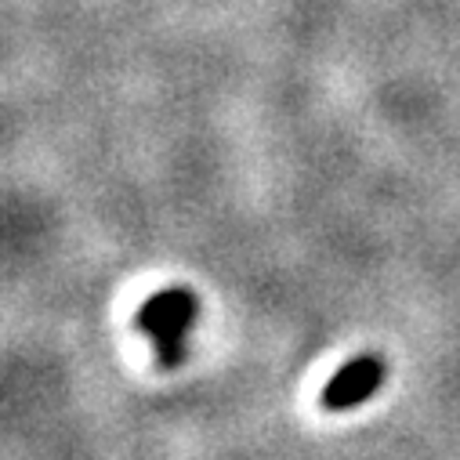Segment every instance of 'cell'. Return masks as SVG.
Segmentation results:
<instances>
[{"mask_svg":"<svg viewBox=\"0 0 460 460\" xmlns=\"http://www.w3.org/2000/svg\"><path fill=\"white\" fill-rule=\"evenodd\" d=\"M192 315H196V297H192V290H164V294H156V297L142 308V315H138V323L156 337L160 356H164L167 367H171V363H181V337H185Z\"/></svg>","mask_w":460,"mask_h":460,"instance_id":"obj_1","label":"cell"},{"mask_svg":"<svg viewBox=\"0 0 460 460\" xmlns=\"http://www.w3.org/2000/svg\"><path fill=\"white\" fill-rule=\"evenodd\" d=\"M385 374H388L385 356H377V352L356 356L352 363H344V367L326 381V388H323V406H326L330 413L363 406L367 399L377 395V388L385 385Z\"/></svg>","mask_w":460,"mask_h":460,"instance_id":"obj_2","label":"cell"}]
</instances>
